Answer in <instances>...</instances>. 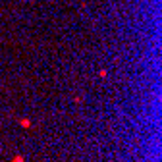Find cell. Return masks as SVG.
Wrapping results in <instances>:
<instances>
[{"mask_svg": "<svg viewBox=\"0 0 162 162\" xmlns=\"http://www.w3.org/2000/svg\"><path fill=\"white\" fill-rule=\"evenodd\" d=\"M19 124H21L23 127H27V129L31 127V120H29V118H21V120H19Z\"/></svg>", "mask_w": 162, "mask_h": 162, "instance_id": "6da1fadb", "label": "cell"}, {"mask_svg": "<svg viewBox=\"0 0 162 162\" xmlns=\"http://www.w3.org/2000/svg\"><path fill=\"white\" fill-rule=\"evenodd\" d=\"M12 162H25V158L21 154H18V156H14V158H12Z\"/></svg>", "mask_w": 162, "mask_h": 162, "instance_id": "7a4b0ae2", "label": "cell"}]
</instances>
